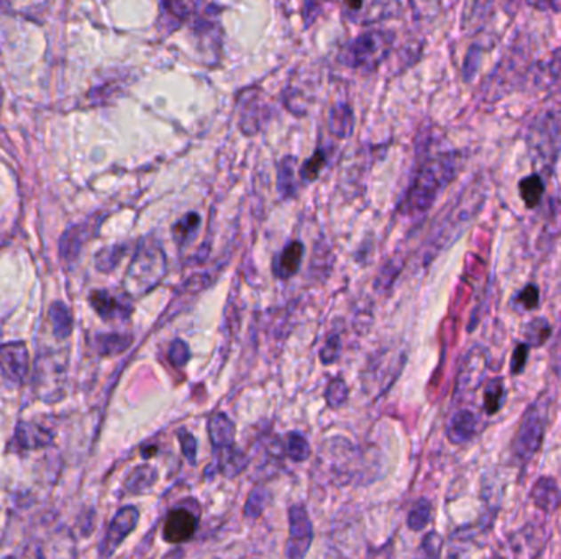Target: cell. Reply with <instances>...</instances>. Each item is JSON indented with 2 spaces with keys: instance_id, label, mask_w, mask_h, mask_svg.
I'll return each instance as SVG.
<instances>
[{
  "instance_id": "6da1fadb",
  "label": "cell",
  "mask_w": 561,
  "mask_h": 559,
  "mask_svg": "<svg viewBox=\"0 0 561 559\" xmlns=\"http://www.w3.org/2000/svg\"><path fill=\"white\" fill-rule=\"evenodd\" d=\"M461 168V156L458 151L440 153L425 161L415 174L411 189L407 192L401 211L409 215H417L429 211L440 192L453 182Z\"/></svg>"
},
{
  "instance_id": "7a4b0ae2",
  "label": "cell",
  "mask_w": 561,
  "mask_h": 559,
  "mask_svg": "<svg viewBox=\"0 0 561 559\" xmlns=\"http://www.w3.org/2000/svg\"><path fill=\"white\" fill-rule=\"evenodd\" d=\"M166 276V254L158 243L138 244L137 253L124 277V289L128 296L143 297L151 292Z\"/></svg>"
},
{
  "instance_id": "3957f363",
  "label": "cell",
  "mask_w": 561,
  "mask_h": 559,
  "mask_svg": "<svg viewBox=\"0 0 561 559\" xmlns=\"http://www.w3.org/2000/svg\"><path fill=\"white\" fill-rule=\"evenodd\" d=\"M549 411L550 399L541 395L532 402L527 411H524L510 446L514 458L520 465H527L533 459V456L541 451L549 425Z\"/></svg>"
},
{
  "instance_id": "277c9868",
  "label": "cell",
  "mask_w": 561,
  "mask_h": 559,
  "mask_svg": "<svg viewBox=\"0 0 561 559\" xmlns=\"http://www.w3.org/2000/svg\"><path fill=\"white\" fill-rule=\"evenodd\" d=\"M394 35L384 30L363 33L343 52V63L355 69H376L391 52Z\"/></svg>"
},
{
  "instance_id": "5b68a950",
  "label": "cell",
  "mask_w": 561,
  "mask_h": 559,
  "mask_svg": "<svg viewBox=\"0 0 561 559\" xmlns=\"http://www.w3.org/2000/svg\"><path fill=\"white\" fill-rule=\"evenodd\" d=\"M345 17L358 25H373L401 15V0H343Z\"/></svg>"
},
{
  "instance_id": "8992f818",
  "label": "cell",
  "mask_w": 561,
  "mask_h": 559,
  "mask_svg": "<svg viewBox=\"0 0 561 559\" xmlns=\"http://www.w3.org/2000/svg\"><path fill=\"white\" fill-rule=\"evenodd\" d=\"M529 148L543 161L557 158L561 148V125L555 116L535 118L529 130Z\"/></svg>"
},
{
  "instance_id": "52a82bcc",
  "label": "cell",
  "mask_w": 561,
  "mask_h": 559,
  "mask_svg": "<svg viewBox=\"0 0 561 559\" xmlns=\"http://www.w3.org/2000/svg\"><path fill=\"white\" fill-rule=\"evenodd\" d=\"M312 539H314V530H312V522L309 517L308 510L302 506L291 507L286 558H304L312 545Z\"/></svg>"
},
{
  "instance_id": "ba28073f",
  "label": "cell",
  "mask_w": 561,
  "mask_h": 559,
  "mask_svg": "<svg viewBox=\"0 0 561 559\" xmlns=\"http://www.w3.org/2000/svg\"><path fill=\"white\" fill-rule=\"evenodd\" d=\"M268 118V106L263 100V92L258 89H246L238 97V125L244 135H254L263 127Z\"/></svg>"
},
{
  "instance_id": "9c48e42d",
  "label": "cell",
  "mask_w": 561,
  "mask_h": 559,
  "mask_svg": "<svg viewBox=\"0 0 561 559\" xmlns=\"http://www.w3.org/2000/svg\"><path fill=\"white\" fill-rule=\"evenodd\" d=\"M138 518H140V512L137 507H125L116 512L112 523L108 525L106 539L102 541V548H100L102 556H110L116 553V549L122 545V541L127 539L137 527Z\"/></svg>"
},
{
  "instance_id": "30bf717a",
  "label": "cell",
  "mask_w": 561,
  "mask_h": 559,
  "mask_svg": "<svg viewBox=\"0 0 561 559\" xmlns=\"http://www.w3.org/2000/svg\"><path fill=\"white\" fill-rule=\"evenodd\" d=\"M28 368L30 358L25 343L13 341L0 347V371L7 379L20 384L27 378Z\"/></svg>"
},
{
  "instance_id": "8fae6325",
  "label": "cell",
  "mask_w": 561,
  "mask_h": 559,
  "mask_svg": "<svg viewBox=\"0 0 561 559\" xmlns=\"http://www.w3.org/2000/svg\"><path fill=\"white\" fill-rule=\"evenodd\" d=\"M197 528V520L186 508L172 510L163 528V539L171 545H180L192 539Z\"/></svg>"
},
{
  "instance_id": "7c38bea8",
  "label": "cell",
  "mask_w": 561,
  "mask_h": 559,
  "mask_svg": "<svg viewBox=\"0 0 561 559\" xmlns=\"http://www.w3.org/2000/svg\"><path fill=\"white\" fill-rule=\"evenodd\" d=\"M479 430V419L475 411L461 409L450 419L446 436L453 444H463L471 442Z\"/></svg>"
},
{
  "instance_id": "4fadbf2b",
  "label": "cell",
  "mask_w": 561,
  "mask_h": 559,
  "mask_svg": "<svg viewBox=\"0 0 561 559\" xmlns=\"http://www.w3.org/2000/svg\"><path fill=\"white\" fill-rule=\"evenodd\" d=\"M530 499L541 512H555L561 506V489L553 477H541L530 491Z\"/></svg>"
},
{
  "instance_id": "5bb4252c",
  "label": "cell",
  "mask_w": 561,
  "mask_h": 559,
  "mask_svg": "<svg viewBox=\"0 0 561 559\" xmlns=\"http://www.w3.org/2000/svg\"><path fill=\"white\" fill-rule=\"evenodd\" d=\"M91 304L104 320H120V318H127L132 314V307L127 306L124 300H118L116 296L108 294L106 291L92 292Z\"/></svg>"
},
{
  "instance_id": "9a60e30c",
  "label": "cell",
  "mask_w": 561,
  "mask_h": 559,
  "mask_svg": "<svg viewBox=\"0 0 561 559\" xmlns=\"http://www.w3.org/2000/svg\"><path fill=\"white\" fill-rule=\"evenodd\" d=\"M496 0H466L461 19L463 32L475 33L481 30Z\"/></svg>"
},
{
  "instance_id": "2e32d148",
  "label": "cell",
  "mask_w": 561,
  "mask_h": 559,
  "mask_svg": "<svg viewBox=\"0 0 561 559\" xmlns=\"http://www.w3.org/2000/svg\"><path fill=\"white\" fill-rule=\"evenodd\" d=\"M207 430L212 442L213 451L232 446L235 442V423L225 413H213L207 423Z\"/></svg>"
},
{
  "instance_id": "e0dca14e",
  "label": "cell",
  "mask_w": 561,
  "mask_h": 559,
  "mask_svg": "<svg viewBox=\"0 0 561 559\" xmlns=\"http://www.w3.org/2000/svg\"><path fill=\"white\" fill-rule=\"evenodd\" d=\"M302 256L304 244L301 242L289 243L276 260L275 275L281 279H289L291 276L296 275L302 263Z\"/></svg>"
},
{
  "instance_id": "ac0fdd59",
  "label": "cell",
  "mask_w": 561,
  "mask_h": 559,
  "mask_svg": "<svg viewBox=\"0 0 561 559\" xmlns=\"http://www.w3.org/2000/svg\"><path fill=\"white\" fill-rule=\"evenodd\" d=\"M213 453L217 456L219 471L228 479H233L240 473H244L246 463H248L246 456L238 448H235V444L222 448V450H215Z\"/></svg>"
},
{
  "instance_id": "d6986e66",
  "label": "cell",
  "mask_w": 561,
  "mask_h": 559,
  "mask_svg": "<svg viewBox=\"0 0 561 559\" xmlns=\"http://www.w3.org/2000/svg\"><path fill=\"white\" fill-rule=\"evenodd\" d=\"M158 481V471L153 466L143 465L135 467L125 481V491L130 494H143Z\"/></svg>"
},
{
  "instance_id": "ffe728a7",
  "label": "cell",
  "mask_w": 561,
  "mask_h": 559,
  "mask_svg": "<svg viewBox=\"0 0 561 559\" xmlns=\"http://www.w3.org/2000/svg\"><path fill=\"white\" fill-rule=\"evenodd\" d=\"M355 118L349 104H337L332 107L329 114V130L333 137L347 138L353 132Z\"/></svg>"
},
{
  "instance_id": "44dd1931",
  "label": "cell",
  "mask_w": 561,
  "mask_h": 559,
  "mask_svg": "<svg viewBox=\"0 0 561 559\" xmlns=\"http://www.w3.org/2000/svg\"><path fill=\"white\" fill-rule=\"evenodd\" d=\"M520 199L525 204L527 209H535L541 204V197L545 194V184L537 172L525 176L519 182Z\"/></svg>"
},
{
  "instance_id": "7402d4cb",
  "label": "cell",
  "mask_w": 561,
  "mask_h": 559,
  "mask_svg": "<svg viewBox=\"0 0 561 559\" xmlns=\"http://www.w3.org/2000/svg\"><path fill=\"white\" fill-rule=\"evenodd\" d=\"M483 399H485V411L487 415H494L498 413L504 401H506V384L502 378H493L485 384V392H483Z\"/></svg>"
},
{
  "instance_id": "603a6c76",
  "label": "cell",
  "mask_w": 561,
  "mask_h": 559,
  "mask_svg": "<svg viewBox=\"0 0 561 559\" xmlns=\"http://www.w3.org/2000/svg\"><path fill=\"white\" fill-rule=\"evenodd\" d=\"M17 440L23 448H40L52 442V435L42 427H36L32 423H21L17 428Z\"/></svg>"
},
{
  "instance_id": "cb8c5ba5",
  "label": "cell",
  "mask_w": 561,
  "mask_h": 559,
  "mask_svg": "<svg viewBox=\"0 0 561 559\" xmlns=\"http://www.w3.org/2000/svg\"><path fill=\"white\" fill-rule=\"evenodd\" d=\"M294 166L296 158L286 156L279 163V172H277V189L285 199H289L296 194V178H294Z\"/></svg>"
},
{
  "instance_id": "d4e9b609",
  "label": "cell",
  "mask_w": 561,
  "mask_h": 559,
  "mask_svg": "<svg viewBox=\"0 0 561 559\" xmlns=\"http://www.w3.org/2000/svg\"><path fill=\"white\" fill-rule=\"evenodd\" d=\"M50 320H52V328L56 337H69L73 330V317H71L69 308L64 306L63 302H54L50 308Z\"/></svg>"
},
{
  "instance_id": "484cf974",
  "label": "cell",
  "mask_w": 561,
  "mask_h": 559,
  "mask_svg": "<svg viewBox=\"0 0 561 559\" xmlns=\"http://www.w3.org/2000/svg\"><path fill=\"white\" fill-rule=\"evenodd\" d=\"M199 225H201L199 213L191 212V213L184 215L180 222L174 223V227H172L174 240L180 243V246H184L186 243L191 242L192 238L196 236V233L199 230Z\"/></svg>"
},
{
  "instance_id": "4316f807",
  "label": "cell",
  "mask_w": 561,
  "mask_h": 559,
  "mask_svg": "<svg viewBox=\"0 0 561 559\" xmlns=\"http://www.w3.org/2000/svg\"><path fill=\"white\" fill-rule=\"evenodd\" d=\"M551 327L547 318L539 317L530 320L527 327L524 328L525 343L530 347H541L550 338Z\"/></svg>"
},
{
  "instance_id": "83f0119b",
  "label": "cell",
  "mask_w": 561,
  "mask_h": 559,
  "mask_svg": "<svg viewBox=\"0 0 561 559\" xmlns=\"http://www.w3.org/2000/svg\"><path fill=\"white\" fill-rule=\"evenodd\" d=\"M430 518H432L430 500L419 499L407 515V527L411 528L413 531H422L430 523Z\"/></svg>"
},
{
  "instance_id": "f1b7e54d",
  "label": "cell",
  "mask_w": 561,
  "mask_h": 559,
  "mask_svg": "<svg viewBox=\"0 0 561 559\" xmlns=\"http://www.w3.org/2000/svg\"><path fill=\"white\" fill-rule=\"evenodd\" d=\"M132 345V338L124 335H100L97 338V351L104 356L120 355Z\"/></svg>"
},
{
  "instance_id": "f546056e",
  "label": "cell",
  "mask_w": 561,
  "mask_h": 559,
  "mask_svg": "<svg viewBox=\"0 0 561 559\" xmlns=\"http://www.w3.org/2000/svg\"><path fill=\"white\" fill-rule=\"evenodd\" d=\"M285 446H286L287 456L296 463H302L310 456V444L306 440V436H302L301 433H289Z\"/></svg>"
},
{
  "instance_id": "4dcf8cb0",
  "label": "cell",
  "mask_w": 561,
  "mask_h": 559,
  "mask_svg": "<svg viewBox=\"0 0 561 559\" xmlns=\"http://www.w3.org/2000/svg\"><path fill=\"white\" fill-rule=\"evenodd\" d=\"M266 502H268V491L263 487L253 489L252 494L246 499V504H244V517H260L265 510Z\"/></svg>"
},
{
  "instance_id": "1f68e13d",
  "label": "cell",
  "mask_w": 561,
  "mask_h": 559,
  "mask_svg": "<svg viewBox=\"0 0 561 559\" xmlns=\"http://www.w3.org/2000/svg\"><path fill=\"white\" fill-rule=\"evenodd\" d=\"M201 0H164V7L170 12L171 17L178 20H186L197 11Z\"/></svg>"
},
{
  "instance_id": "d6a6232c",
  "label": "cell",
  "mask_w": 561,
  "mask_h": 559,
  "mask_svg": "<svg viewBox=\"0 0 561 559\" xmlns=\"http://www.w3.org/2000/svg\"><path fill=\"white\" fill-rule=\"evenodd\" d=\"M325 163H327L325 153L317 149V151L302 164V168H301V178L304 180H308V182L317 180L320 171L325 166Z\"/></svg>"
},
{
  "instance_id": "836d02e7",
  "label": "cell",
  "mask_w": 561,
  "mask_h": 559,
  "mask_svg": "<svg viewBox=\"0 0 561 559\" xmlns=\"http://www.w3.org/2000/svg\"><path fill=\"white\" fill-rule=\"evenodd\" d=\"M325 399L329 402L330 407H333V409L341 407V405L347 402V399H349V387H347L345 380H330V384L327 386V391H325Z\"/></svg>"
},
{
  "instance_id": "e575fe53",
  "label": "cell",
  "mask_w": 561,
  "mask_h": 559,
  "mask_svg": "<svg viewBox=\"0 0 561 559\" xmlns=\"http://www.w3.org/2000/svg\"><path fill=\"white\" fill-rule=\"evenodd\" d=\"M168 358L176 368H184L188 364V361L191 359V351L189 347L182 341V339H174L171 343L170 351H168Z\"/></svg>"
},
{
  "instance_id": "d590c367",
  "label": "cell",
  "mask_w": 561,
  "mask_h": 559,
  "mask_svg": "<svg viewBox=\"0 0 561 559\" xmlns=\"http://www.w3.org/2000/svg\"><path fill=\"white\" fill-rule=\"evenodd\" d=\"M530 345L529 343H519L510 358V374L519 376L522 371L525 370L527 361H529Z\"/></svg>"
},
{
  "instance_id": "8d00e7d4",
  "label": "cell",
  "mask_w": 561,
  "mask_h": 559,
  "mask_svg": "<svg viewBox=\"0 0 561 559\" xmlns=\"http://www.w3.org/2000/svg\"><path fill=\"white\" fill-rule=\"evenodd\" d=\"M516 300L519 302L520 306L524 307L525 310H533L537 308L541 304V291L537 285L529 284L525 285L522 291H520Z\"/></svg>"
},
{
  "instance_id": "74e56055",
  "label": "cell",
  "mask_w": 561,
  "mask_h": 559,
  "mask_svg": "<svg viewBox=\"0 0 561 559\" xmlns=\"http://www.w3.org/2000/svg\"><path fill=\"white\" fill-rule=\"evenodd\" d=\"M479 63H481V50L477 46H471L466 54L465 64H463V77H465L466 83L477 76Z\"/></svg>"
},
{
  "instance_id": "f35d334b",
  "label": "cell",
  "mask_w": 561,
  "mask_h": 559,
  "mask_svg": "<svg viewBox=\"0 0 561 559\" xmlns=\"http://www.w3.org/2000/svg\"><path fill=\"white\" fill-rule=\"evenodd\" d=\"M178 436H180V448H182V453L186 456V459H188L191 465H196L197 442H196L194 435H192V433L186 432V430H180V432L178 433Z\"/></svg>"
},
{
  "instance_id": "ab89813d",
  "label": "cell",
  "mask_w": 561,
  "mask_h": 559,
  "mask_svg": "<svg viewBox=\"0 0 561 559\" xmlns=\"http://www.w3.org/2000/svg\"><path fill=\"white\" fill-rule=\"evenodd\" d=\"M340 351H341V343H340V338L337 335L329 338V341L324 345V348L320 351V361L324 364H332L335 363L340 356Z\"/></svg>"
},
{
  "instance_id": "60d3db41",
  "label": "cell",
  "mask_w": 561,
  "mask_h": 559,
  "mask_svg": "<svg viewBox=\"0 0 561 559\" xmlns=\"http://www.w3.org/2000/svg\"><path fill=\"white\" fill-rule=\"evenodd\" d=\"M525 4L539 12H561V0H525Z\"/></svg>"
},
{
  "instance_id": "b9f144b4",
  "label": "cell",
  "mask_w": 561,
  "mask_h": 559,
  "mask_svg": "<svg viewBox=\"0 0 561 559\" xmlns=\"http://www.w3.org/2000/svg\"><path fill=\"white\" fill-rule=\"evenodd\" d=\"M547 69H549V75H550L551 79L561 81V46L555 48L551 52Z\"/></svg>"
},
{
  "instance_id": "7bdbcfd3",
  "label": "cell",
  "mask_w": 561,
  "mask_h": 559,
  "mask_svg": "<svg viewBox=\"0 0 561 559\" xmlns=\"http://www.w3.org/2000/svg\"><path fill=\"white\" fill-rule=\"evenodd\" d=\"M324 0H306L304 4V20L306 25H312L314 20L317 19L318 12L322 9Z\"/></svg>"
},
{
  "instance_id": "ee69618b",
  "label": "cell",
  "mask_w": 561,
  "mask_h": 559,
  "mask_svg": "<svg viewBox=\"0 0 561 559\" xmlns=\"http://www.w3.org/2000/svg\"><path fill=\"white\" fill-rule=\"evenodd\" d=\"M155 451H156V448H149V450H145V451H143V456H145V458H149V456H155Z\"/></svg>"
},
{
  "instance_id": "f6af8a7d",
  "label": "cell",
  "mask_w": 561,
  "mask_h": 559,
  "mask_svg": "<svg viewBox=\"0 0 561 559\" xmlns=\"http://www.w3.org/2000/svg\"><path fill=\"white\" fill-rule=\"evenodd\" d=\"M2 97H4V94H2V87H0V107H2Z\"/></svg>"
}]
</instances>
